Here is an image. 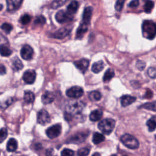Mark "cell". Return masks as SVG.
<instances>
[{
	"mask_svg": "<svg viewBox=\"0 0 156 156\" xmlns=\"http://www.w3.org/2000/svg\"><path fill=\"white\" fill-rule=\"evenodd\" d=\"M104 62L102 61H99L93 64L91 67V70L94 73H99L104 69Z\"/></svg>",
	"mask_w": 156,
	"mask_h": 156,
	"instance_id": "7402d4cb",
	"label": "cell"
},
{
	"mask_svg": "<svg viewBox=\"0 0 156 156\" xmlns=\"http://www.w3.org/2000/svg\"><path fill=\"white\" fill-rule=\"evenodd\" d=\"M146 125L148 127V130L150 132H153L154 130H155V127H156V121H155V117L153 116L152 118H151V119H149Z\"/></svg>",
	"mask_w": 156,
	"mask_h": 156,
	"instance_id": "83f0119b",
	"label": "cell"
},
{
	"mask_svg": "<svg viewBox=\"0 0 156 156\" xmlns=\"http://www.w3.org/2000/svg\"><path fill=\"white\" fill-rule=\"evenodd\" d=\"M89 64V60L86 58H82L74 62V65H75V66L82 73H84L87 71L88 68Z\"/></svg>",
	"mask_w": 156,
	"mask_h": 156,
	"instance_id": "5bb4252c",
	"label": "cell"
},
{
	"mask_svg": "<svg viewBox=\"0 0 156 156\" xmlns=\"http://www.w3.org/2000/svg\"><path fill=\"white\" fill-rule=\"evenodd\" d=\"M141 108H144L145 109L152 110L154 112L155 111V102H149L143 104L142 106H141Z\"/></svg>",
	"mask_w": 156,
	"mask_h": 156,
	"instance_id": "1f68e13d",
	"label": "cell"
},
{
	"mask_svg": "<svg viewBox=\"0 0 156 156\" xmlns=\"http://www.w3.org/2000/svg\"><path fill=\"white\" fill-rule=\"evenodd\" d=\"M145 63L143 62V61H141V60H138L136 62V68L140 70V71H142L144 69V68H145Z\"/></svg>",
	"mask_w": 156,
	"mask_h": 156,
	"instance_id": "b9f144b4",
	"label": "cell"
},
{
	"mask_svg": "<svg viewBox=\"0 0 156 156\" xmlns=\"http://www.w3.org/2000/svg\"><path fill=\"white\" fill-rule=\"evenodd\" d=\"M62 131V127L60 124H56L49 127L46 130V135L51 139L55 138L60 135Z\"/></svg>",
	"mask_w": 156,
	"mask_h": 156,
	"instance_id": "5b68a950",
	"label": "cell"
},
{
	"mask_svg": "<svg viewBox=\"0 0 156 156\" xmlns=\"http://www.w3.org/2000/svg\"><path fill=\"white\" fill-rule=\"evenodd\" d=\"M30 20H31V16L28 14H25L21 17L20 22L22 24L26 25V24H27L30 21Z\"/></svg>",
	"mask_w": 156,
	"mask_h": 156,
	"instance_id": "836d02e7",
	"label": "cell"
},
{
	"mask_svg": "<svg viewBox=\"0 0 156 156\" xmlns=\"http://www.w3.org/2000/svg\"><path fill=\"white\" fill-rule=\"evenodd\" d=\"M92 156H101V154L98 152H95L92 155Z\"/></svg>",
	"mask_w": 156,
	"mask_h": 156,
	"instance_id": "bcb514c9",
	"label": "cell"
},
{
	"mask_svg": "<svg viewBox=\"0 0 156 156\" xmlns=\"http://www.w3.org/2000/svg\"><path fill=\"white\" fill-rule=\"evenodd\" d=\"M103 113L101 110L96 109L91 112L90 114V119L91 121L95 122L99 121L102 116Z\"/></svg>",
	"mask_w": 156,
	"mask_h": 156,
	"instance_id": "ac0fdd59",
	"label": "cell"
},
{
	"mask_svg": "<svg viewBox=\"0 0 156 156\" xmlns=\"http://www.w3.org/2000/svg\"><path fill=\"white\" fill-rule=\"evenodd\" d=\"M74 151L69 149H64L61 152V156H73Z\"/></svg>",
	"mask_w": 156,
	"mask_h": 156,
	"instance_id": "ab89813d",
	"label": "cell"
},
{
	"mask_svg": "<svg viewBox=\"0 0 156 156\" xmlns=\"http://www.w3.org/2000/svg\"><path fill=\"white\" fill-rule=\"evenodd\" d=\"M104 140H105V136L102 134H101L99 132H95L93 134L92 141L94 144H98L102 143V141H104Z\"/></svg>",
	"mask_w": 156,
	"mask_h": 156,
	"instance_id": "d4e9b609",
	"label": "cell"
},
{
	"mask_svg": "<svg viewBox=\"0 0 156 156\" xmlns=\"http://www.w3.org/2000/svg\"><path fill=\"white\" fill-rule=\"evenodd\" d=\"M136 101V98L130 95H124L121 98V104L122 107L128 106Z\"/></svg>",
	"mask_w": 156,
	"mask_h": 156,
	"instance_id": "e0dca14e",
	"label": "cell"
},
{
	"mask_svg": "<svg viewBox=\"0 0 156 156\" xmlns=\"http://www.w3.org/2000/svg\"><path fill=\"white\" fill-rule=\"evenodd\" d=\"M35 99V95L30 91H26L24 94V100L27 104L32 103Z\"/></svg>",
	"mask_w": 156,
	"mask_h": 156,
	"instance_id": "603a6c76",
	"label": "cell"
},
{
	"mask_svg": "<svg viewBox=\"0 0 156 156\" xmlns=\"http://www.w3.org/2000/svg\"><path fill=\"white\" fill-rule=\"evenodd\" d=\"M92 12H93V9L91 7H87L83 13L82 15V24L88 26L89 24L91 16H92Z\"/></svg>",
	"mask_w": 156,
	"mask_h": 156,
	"instance_id": "4fadbf2b",
	"label": "cell"
},
{
	"mask_svg": "<svg viewBox=\"0 0 156 156\" xmlns=\"http://www.w3.org/2000/svg\"><path fill=\"white\" fill-rule=\"evenodd\" d=\"M1 29L3 30V31H4L6 34H9V33L11 32V30H12L13 27H12V26L10 24L5 23H4V24H2L1 25Z\"/></svg>",
	"mask_w": 156,
	"mask_h": 156,
	"instance_id": "d6a6232c",
	"label": "cell"
},
{
	"mask_svg": "<svg viewBox=\"0 0 156 156\" xmlns=\"http://www.w3.org/2000/svg\"><path fill=\"white\" fill-rule=\"evenodd\" d=\"M68 0H54L51 4V7L54 9H56L63 4H65Z\"/></svg>",
	"mask_w": 156,
	"mask_h": 156,
	"instance_id": "4dcf8cb0",
	"label": "cell"
},
{
	"mask_svg": "<svg viewBox=\"0 0 156 156\" xmlns=\"http://www.w3.org/2000/svg\"><path fill=\"white\" fill-rule=\"evenodd\" d=\"M77 9H78V2L76 1H73L67 6L66 12L69 14L72 15L73 13H75L77 12Z\"/></svg>",
	"mask_w": 156,
	"mask_h": 156,
	"instance_id": "44dd1931",
	"label": "cell"
},
{
	"mask_svg": "<svg viewBox=\"0 0 156 156\" xmlns=\"http://www.w3.org/2000/svg\"><path fill=\"white\" fill-rule=\"evenodd\" d=\"M85 104L80 101H71L66 106L65 118H68V120L70 119L74 115H79L84 108Z\"/></svg>",
	"mask_w": 156,
	"mask_h": 156,
	"instance_id": "6da1fadb",
	"label": "cell"
},
{
	"mask_svg": "<svg viewBox=\"0 0 156 156\" xmlns=\"http://www.w3.org/2000/svg\"><path fill=\"white\" fill-rule=\"evenodd\" d=\"M101 94L98 91H91L88 94V98L91 101H98L101 99Z\"/></svg>",
	"mask_w": 156,
	"mask_h": 156,
	"instance_id": "4316f807",
	"label": "cell"
},
{
	"mask_svg": "<svg viewBox=\"0 0 156 156\" xmlns=\"http://www.w3.org/2000/svg\"><path fill=\"white\" fill-rule=\"evenodd\" d=\"M12 65H13V68L16 70L18 71L23 68V64L21 62V61L18 58V57H15L12 59Z\"/></svg>",
	"mask_w": 156,
	"mask_h": 156,
	"instance_id": "484cf974",
	"label": "cell"
},
{
	"mask_svg": "<svg viewBox=\"0 0 156 156\" xmlns=\"http://www.w3.org/2000/svg\"><path fill=\"white\" fill-rule=\"evenodd\" d=\"M87 30H88L87 26L80 23V26H79V27L76 30V39H81L83 37V35L86 33Z\"/></svg>",
	"mask_w": 156,
	"mask_h": 156,
	"instance_id": "d6986e66",
	"label": "cell"
},
{
	"mask_svg": "<svg viewBox=\"0 0 156 156\" xmlns=\"http://www.w3.org/2000/svg\"><path fill=\"white\" fill-rule=\"evenodd\" d=\"M36 73L33 69H28L26 71L23 76V79L25 83L27 84H32L35 80Z\"/></svg>",
	"mask_w": 156,
	"mask_h": 156,
	"instance_id": "30bf717a",
	"label": "cell"
},
{
	"mask_svg": "<svg viewBox=\"0 0 156 156\" xmlns=\"http://www.w3.org/2000/svg\"><path fill=\"white\" fill-rule=\"evenodd\" d=\"M121 141L125 146L131 149H135L139 146L138 140L129 133H126L121 136Z\"/></svg>",
	"mask_w": 156,
	"mask_h": 156,
	"instance_id": "277c9868",
	"label": "cell"
},
{
	"mask_svg": "<svg viewBox=\"0 0 156 156\" xmlns=\"http://www.w3.org/2000/svg\"><path fill=\"white\" fill-rule=\"evenodd\" d=\"M90 153V149L87 147H82L77 151L78 156H87Z\"/></svg>",
	"mask_w": 156,
	"mask_h": 156,
	"instance_id": "e575fe53",
	"label": "cell"
},
{
	"mask_svg": "<svg viewBox=\"0 0 156 156\" xmlns=\"http://www.w3.org/2000/svg\"><path fill=\"white\" fill-rule=\"evenodd\" d=\"M54 100V96L52 93L46 91L41 96V102L44 104H49L52 103Z\"/></svg>",
	"mask_w": 156,
	"mask_h": 156,
	"instance_id": "2e32d148",
	"label": "cell"
},
{
	"mask_svg": "<svg viewBox=\"0 0 156 156\" xmlns=\"http://www.w3.org/2000/svg\"><path fill=\"white\" fill-rule=\"evenodd\" d=\"M88 133L85 132H79L73 136H71L68 140V143H79L83 142L88 136Z\"/></svg>",
	"mask_w": 156,
	"mask_h": 156,
	"instance_id": "7c38bea8",
	"label": "cell"
},
{
	"mask_svg": "<svg viewBox=\"0 0 156 156\" xmlns=\"http://www.w3.org/2000/svg\"><path fill=\"white\" fill-rule=\"evenodd\" d=\"M7 136V130L6 128L0 129V143L4 141Z\"/></svg>",
	"mask_w": 156,
	"mask_h": 156,
	"instance_id": "8d00e7d4",
	"label": "cell"
},
{
	"mask_svg": "<svg viewBox=\"0 0 156 156\" xmlns=\"http://www.w3.org/2000/svg\"><path fill=\"white\" fill-rule=\"evenodd\" d=\"M115 76V72L114 70L112 68H108L106 70L105 73H104V77H103V81L104 82H109Z\"/></svg>",
	"mask_w": 156,
	"mask_h": 156,
	"instance_id": "cb8c5ba5",
	"label": "cell"
},
{
	"mask_svg": "<svg viewBox=\"0 0 156 156\" xmlns=\"http://www.w3.org/2000/svg\"><path fill=\"white\" fill-rule=\"evenodd\" d=\"M83 94V89L79 86H74L68 89L66 91V94L68 97L77 99L81 97Z\"/></svg>",
	"mask_w": 156,
	"mask_h": 156,
	"instance_id": "8992f818",
	"label": "cell"
},
{
	"mask_svg": "<svg viewBox=\"0 0 156 156\" xmlns=\"http://www.w3.org/2000/svg\"><path fill=\"white\" fill-rule=\"evenodd\" d=\"M143 36L149 40H152L155 37L156 26L154 22L151 20H145L142 24Z\"/></svg>",
	"mask_w": 156,
	"mask_h": 156,
	"instance_id": "7a4b0ae2",
	"label": "cell"
},
{
	"mask_svg": "<svg viewBox=\"0 0 156 156\" xmlns=\"http://www.w3.org/2000/svg\"><path fill=\"white\" fill-rule=\"evenodd\" d=\"M45 23H46V18L42 15L37 16L34 21V23L38 25H43L44 24H45Z\"/></svg>",
	"mask_w": 156,
	"mask_h": 156,
	"instance_id": "d590c367",
	"label": "cell"
},
{
	"mask_svg": "<svg viewBox=\"0 0 156 156\" xmlns=\"http://www.w3.org/2000/svg\"><path fill=\"white\" fill-rule=\"evenodd\" d=\"M111 156H116V154H113V155H112Z\"/></svg>",
	"mask_w": 156,
	"mask_h": 156,
	"instance_id": "7dc6e473",
	"label": "cell"
},
{
	"mask_svg": "<svg viewBox=\"0 0 156 156\" xmlns=\"http://www.w3.org/2000/svg\"><path fill=\"white\" fill-rule=\"evenodd\" d=\"M23 0H6L7 9L9 12H13L20 8Z\"/></svg>",
	"mask_w": 156,
	"mask_h": 156,
	"instance_id": "9a60e30c",
	"label": "cell"
},
{
	"mask_svg": "<svg viewBox=\"0 0 156 156\" xmlns=\"http://www.w3.org/2000/svg\"><path fill=\"white\" fill-rule=\"evenodd\" d=\"M155 68L154 67H150L148 68L147 69V74L148 76L152 78V79H154L155 77L156 74H155Z\"/></svg>",
	"mask_w": 156,
	"mask_h": 156,
	"instance_id": "60d3db41",
	"label": "cell"
},
{
	"mask_svg": "<svg viewBox=\"0 0 156 156\" xmlns=\"http://www.w3.org/2000/svg\"><path fill=\"white\" fill-rule=\"evenodd\" d=\"M18 147L17 141L15 138H10L7 143V150L9 152H14Z\"/></svg>",
	"mask_w": 156,
	"mask_h": 156,
	"instance_id": "ffe728a7",
	"label": "cell"
},
{
	"mask_svg": "<svg viewBox=\"0 0 156 156\" xmlns=\"http://www.w3.org/2000/svg\"><path fill=\"white\" fill-rule=\"evenodd\" d=\"M154 6V1L151 0H147L144 5V10L146 13H149L151 12L152 10L153 9Z\"/></svg>",
	"mask_w": 156,
	"mask_h": 156,
	"instance_id": "f546056e",
	"label": "cell"
},
{
	"mask_svg": "<svg viewBox=\"0 0 156 156\" xmlns=\"http://www.w3.org/2000/svg\"><path fill=\"white\" fill-rule=\"evenodd\" d=\"M51 121L50 116L44 109L40 110L37 113V122L41 125H46Z\"/></svg>",
	"mask_w": 156,
	"mask_h": 156,
	"instance_id": "52a82bcc",
	"label": "cell"
},
{
	"mask_svg": "<svg viewBox=\"0 0 156 156\" xmlns=\"http://www.w3.org/2000/svg\"><path fill=\"white\" fill-rule=\"evenodd\" d=\"M6 73V69L4 65H0V75H4Z\"/></svg>",
	"mask_w": 156,
	"mask_h": 156,
	"instance_id": "f6af8a7d",
	"label": "cell"
},
{
	"mask_svg": "<svg viewBox=\"0 0 156 156\" xmlns=\"http://www.w3.org/2000/svg\"><path fill=\"white\" fill-rule=\"evenodd\" d=\"M12 53L11 49L5 46H0V55L2 57H9Z\"/></svg>",
	"mask_w": 156,
	"mask_h": 156,
	"instance_id": "f1b7e54d",
	"label": "cell"
},
{
	"mask_svg": "<svg viewBox=\"0 0 156 156\" xmlns=\"http://www.w3.org/2000/svg\"><path fill=\"white\" fill-rule=\"evenodd\" d=\"M55 18L58 23L62 24L63 23H65L72 20L73 16L69 14L67 12H65L63 10H60L57 12Z\"/></svg>",
	"mask_w": 156,
	"mask_h": 156,
	"instance_id": "ba28073f",
	"label": "cell"
},
{
	"mask_svg": "<svg viewBox=\"0 0 156 156\" xmlns=\"http://www.w3.org/2000/svg\"><path fill=\"white\" fill-rule=\"evenodd\" d=\"M13 102V99L12 98H10L9 99H7V100H5V101H4L3 102H1L0 103V108L4 109L6 108L7 107H9Z\"/></svg>",
	"mask_w": 156,
	"mask_h": 156,
	"instance_id": "f35d334b",
	"label": "cell"
},
{
	"mask_svg": "<svg viewBox=\"0 0 156 156\" xmlns=\"http://www.w3.org/2000/svg\"><path fill=\"white\" fill-rule=\"evenodd\" d=\"M8 44V40L2 34L0 33V46H4Z\"/></svg>",
	"mask_w": 156,
	"mask_h": 156,
	"instance_id": "7bdbcfd3",
	"label": "cell"
},
{
	"mask_svg": "<svg viewBox=\"0 0 156 156\" xmlns=\"http://www.w3.org/2000/svg\"><path fill=\"white\" fill-rule=\"evenodd\" d=\"M115 121L112 118H106L102 120L98 124L99 129L104 133L110 134L115 128Z\"/></svg>",
	"mask_w": 156,
	"mask_h": 156,
	"instance_id": "3957f363",
	"label": "cell"
},
{
	"mask_svg": "<svg viewBox=\"0 0 156 156\" xmlns=\"http://www.w3.org/2000/svg\"><path fill=\"white\" fill-rule=\"evenodd\" d=\"M139 5V1L138 0H132L129 4L130 7H137Z\"/></svg>",
	"mask_w": 156,
	"mask_h": 156,
	"instance_id": "ee69618b",
	"label": "cell"
},
{
	"mask_svg": "<svg viewBox=\"0 0 156 156\" xmlns=\"http://www.w3.org/2000/svg\"><path fill=\"white\" fill-rule=\"evenodd\" d=\"M71 29H72L71 27L65 26L64 27L60 28V29L57 30L55 32H54L52 35V37L55 38H58V39L63 38L66 36H67L68 34H69V33L71 31Z\"/></svg>",
	"mask_w": 156,
	"mask_h": 156,
	"instance_id": "8fae6325",
	"label": "cell"
},
{
	"mask_svg": "<svg viewBox=\"0 0 156 156\" xmlns=\"http://www.w3.org/2000/svg\"><path fill=\"white\" fill-rule=\"evenodd\" d=\"M34 54L33 49L27 44L23 46L20 51L21 57L25 60H30L32 58Z\"/></svg>",
	"mask_w": 156,
	"mask_h": 156,
	"instance_id": "9c48e42d",
	"label": "cell"
},
{
	"mask_svg": "<svg viewBox=\"0 0 156 156\" xmlns=\"http://www.w3.org/2000/svg\"><path fill=\"white\" fill-rule=\"evenodd\" d=\"M125 0H117L116 1L115 5V9L117 11H121L122 9V7L124 4Z\"/></svg>",
	"mask_w": 156,
	"mask_h": 156,
	"instance_id": "74e56055",
	"label": "cell"
}]
</instances>
